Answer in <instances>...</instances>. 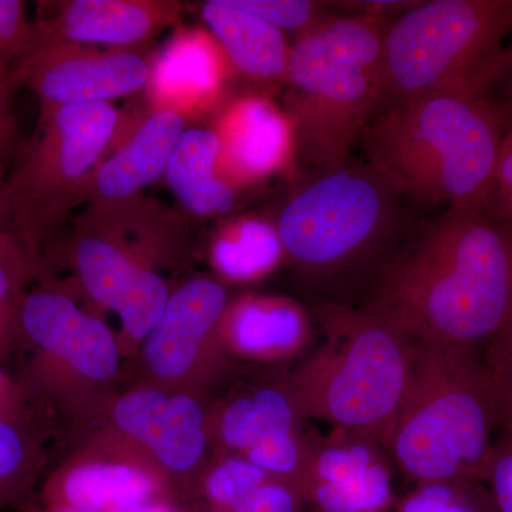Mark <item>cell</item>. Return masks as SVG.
<instances>
[{
  "mask_svg": "<svg viewBox=\"0 0 512 512\" xmlns=\"http://www.w3.org/2000/svg\"><path fill=\"white\" fill-rule=\"evenodd\" d=\"M26 417L25 399L18 386L0 366V420H20Z\"/></svg>",
  "mask_w": 512,
  "mask_h": 512,
  "instance_id": "cell-36",
  "label": "cell"
},
{
  "mask_svg": "<svg viewBox=\"0 0 512 512\" xmlns=\"http://www.w3.org/2000/svg\"><path fill=\"white\" fill-rule=\"evenodd\" d=\"M510 119L497 93L450 90L380 111L357 144L412 207L484 210Z\"/></svg>",
  "mask_w": 512,
  "mask_h": 512,
  "instance_id": "cell-2",
  "label": "cell"
},
{
  "mask_svg": "<svg viewBox=\"0 0 512 512\" xmlns=\"http://www.w3.org/2000/svg\"><path fill=\"white\" fill-rule=\"evenodd\" d=\"M40 463L42 451L29 419L0 420V508L29 490Z\"/></svg>",
  "mask_w": 512,
  "mask_h": 512,
  "instance_id": "cell-25",
  "label": "cell"
},
{
  "mask_svg": "<svg viewBox=\"0 0 512 512\" xmlns=\"http://www.w3.org/2000/svg\"><path fill=\"white\" fill-rule=\"evenodd\" d=\"M227 308V291L214 279H190L171 292L163 315L141 342L148 370L161 380L188 375L204 348L220 338Z\"/></svg>",
  "mask_w": 512,
  "mask_h": 512,
  "instance_id": "cell-15",
  "label": "cell"
},
{
  "mask_svg": "<svg viewBox=\"0 0 512 512\" xmlns=\"http://www.w3.org/2000/svg\"><path fill=\"white\" fill-rule=\"evenodd\" d=\"M410 208L386 175L350 160L315 171L296 188L276 228L293 264L306 275L330 279L399 245L416 222Z\"/></svg>",
  "mask_w": 512,
  "mask_h": 512,
  "instance_id": "cell-7",
  "label": "cell"
},
{
  "mask_svg": "<svg viewBox=\"0 0 512 512\" xmlns=\"http://www.w3.org/2000/svg\"><path fill=\"white\" fill-rule=\"evenodd\" d=\"M271 477L247 458H227L205 478V497L215 512H231Z\"/></svg>",
  "mask_w": 512,
  "mask_h": 512,
  "instance_id": "cell-26",
  "label": "cell"
},
{
  "mask_svg": "<svg viewBox=\"0 0 512 512\" xmlns=\"http://www.w3.org/2000/svg\"><path fill=\"white\" fill-rule=\"evenodd\" d=\"M3 181L0 183V252L25 249L22 241H20L18 232H16L15 225H13L12 215H10L5 195H3Z\"/></svg>",
  "mask_w": 512,
  "mask_h": 512,
  "instance_id": "cell-38",
  "label": "cell"
},
{
  "mask_svg": "<svg viewBox=\"0 0 512 512\" xmlns=\"http://www.w3.org/2000/svg\"><path fill=\"white\" fill-rule=\"evenodd\" d=\"M504 429L491 450L484 478L494 512H512V420L504 421Z\"/></svg>",
  "mask_w": 512,
  "mask_h": 512,
  "instance_id": "cell-30",
  "label": "cell"
},
{
  "mask_svg": "<svg viewBox=\"0 0 512 512\" xmlns=\"http://www.w3.org/2000/svg\"><path fill=\"white\" fill-rule=\"evenodd\" d=\"M15 90L12 82V70L5 63L0 62V127L8 120L6 114H8L10 96Z\"/></svg>",
  "mask_w": 512,
  "mask_h": 512,
  "instance_id": "cell-41",
  "label": "cell"
},
{
  "mask_svg": "<svg viewBox=\"0 0 512 512\" xmlns=\"http://www.w3.org/2000/svg\"><path fill=\"white\" fill-rule=\"evenodd\" d=\"M153 56L143 49H107L52 40L12 69L15 89L39 99V111L111 103L146 89Z\"/></svg>",
  "mask_w": 512,
  "mask_h": 512,
  "instance_id": "cell-10",
  "label": "cell"
},
{
  "mask_svg": "<svg viewBox=\"0 0 512 512\" xmlns=\"http://www.w3.org/2000/svg\"><path fill=\"white\" fill-rule=\"evenodd\" d=\"M187 121L168 111H150L137 124L117 131L113 146L87 184L84 205L117 204L143 195L144 188L164 177Z\"/></svg>",
  "mask_w": 512,
  "mask_h": 512,
  "instance_id": "cell-17",
  "label": "cell"
},
{
  "mask_svg": "<svg viewBox=\"0 0 512 512\" xmlns=\"http://www.w3.org/2000/svg\"><path fill=\"white\" fill-rule=\"evenodd\" d=\"M220 141L211 127H187L174 148L164 178L183 210L194 217L228 214L237 191L218 173Z\"/></svg>",
  "mask_w": 512,
  "mask_h": 512,
  "instance_id": "cell-21",
  "label": "cell"
},
{
  "mask_svg": "<svg viewBox=\"0 0 512 512\" xmlns=\"http://www.w3.org/2000/svg\"><path fill=\"white\" fill-rule=\"evenodd\" d=\"M121 124L111 103L39 111L33 136L13 151L3 195L36 272L67 215L86 201L87 184Z\"/></svg>",
  "mask_w": 512,
  "mask_h": 512,
  "instance_id": "cell-9",
  "label": "cell"
},
{
  "mask_svg": "<svg viewBox=\"0 0 512 512\" xmlns=\"http://www.w3.org/2000/svg\"><path fill=\"white\" fill-rule=\"evenodd\" d=\"M416 2H402V0H373V2H343L340 8L352 10L356 15L369 16V18L386 20L389 16L402 15L412 8Z\"/></svg>",
  "mask_w": 512,
  "mask_h": 512,
  "instance_id": "cell-37",
  "label": "cell"
},
{
  "mask_svg": "<svg viewBox=\"0 0 512 512\" xmlns=\"http://www.w3.org/2000/svg\"><path fill=\"white\" fill-rule=\"evenodd\" d=\"M284 256L276 222L255 215L225 221L215 231L210 247L215 271L235 282L262 278L276 268Z\"/></svg>",
  "mask_w": 512,
  "mask_h": 512,
  "instance_id": "cell-22",
  "label": "cell"
},
{
  "mask_svg": "<svg viewBox=\"0 0 512 512\" xmlns=\"http://www.w3.org/2000/svg\"><path fill=\"white\" fill-rule=\"evenodd\" d=\"M113 421L171 473H190L207 447L204 410L187 394L134 390L116 403Z\"/></svg>",
  "mask_w": 512,
  "mask_h": 512,
  "instance_id": "cell-16",
  "label": "cell"
},
{
  "mask_svg": "<svg viewBox=\"0 0 512 512\" xmlns=\"http://www.w3.org/2000/svg\"><path fill=\"white\" fill-rule=\"evenodd\" d=\"M308 316L285 298L247 295L229 305L221 320L220 338L235 352L275 359L298 352L308 339Z\"/></svg>",
  "mask_w": 512,
  "mask_h": 512,
  "instance_id": "cell-20",
  "label": "cell"
},
{
  "mask_svg": "<svg viewBox=\"0 0 512 512\" xmlns=\"http://www.w3.org/2000/svg\"><path fill=\"white\" fill-rule=\"evenodd\" d=\"M234 70L207 28H181L151 60L147 110L195 121L212 116L225 100Z\"/></svg>",
  "mask_w": 512,
  "mask_h": 512,
  "instance_id": "cell-13",
  "label": "cell"
},
{
  "mask_svg": "<svg viewBox=\"0 0 512 512\" xmlns=\"http://www.w3.org/2000/svg\"><path fill=\"white\" fill-rule=\"evenodd\" d=\"M3 180H5V178L2 177V170H0V183H2Z\"/></svg>",
  "mask_w": 512,
  "mask_h": 512,
  "instance_id": "cell-44",
  "label": "cell"
},
{
  "mask_svg": "<svg viewBox=\"0 0 512 512\" xmlns=\"http://www.w3.org/2000/svg\"><path fill=\"white\" fill-rule=\"evenodd\" d=\"M239 8L254 13L282 33H298V37L318 26L328 16L323 3L311 0H235Z\"/></svg>",
  "mask_w": 512,
  "mask_h": 512,
  "instance_id": "cell-28",
  "label": "cell"
},
{
  "mask_svg": "<svg viewBox=\"0 0 512 512\" xmlns=\"http://www.w3.org/2000/svg\"><path fill=\"white\" fill-rule=\"evenodd\" d=\"M36 274L25 249L0 252V309L18 306L25 295L26 282Z\"/></svg>",
  "mask_w": 512,
  "mask_h": 512,
  "instance_id": "cell-34",
  "label": "cell"
},
{
  "mask_svg": "<svg viewBox=\"0 0 512 512\" xmlns=\"http://www.w3.org/2000/svg\"><path fill=\"white\" fill-rule=\"evenodd\" d=\"M487 365L497 393L500 419L512 420V319L491 342V355Z\"/></svg>",
  "mask_w": 512,
  "mask_h": 512,
  "instance_id": "cell-31",
  "label": "cell"
},
{
  "mask_svg": "<svg viewBox=\"0 0 512 512\" xmlns=\"http://www.w3.org/2000/svg\"><path fill=\"white\" fill-rule=\"evenodd\" d=\"M200 13L234 74L249 82L284 84L291 56L285 33L239 8L235 0H208Z\"/></svg>",
  "mask_w": 512,
  "mask_h": 512,
  "instance_id": "cell-19",
  "label": "cell"
},
{
  "mask_svg": "<svg viewBox=\"0 0 512 512\" xmlns=\"http://www.w3.org/2000/svg\"><path fill=\"white\" fill-rule=\"evenodd\" d=\"M40 512H90L84 510H77V508H69V507H50V505H46Z\"/></svg>",
  "mask_w": 512,
  "mask_h": 512,
  "instance_id": "cell-43",
  "label": "cell"
},
{
  "mask_svg": "<svg viewBox=\"0 0 512 512\" xmlns=\"http://www.w3.org/2000/svg\"><path fill=\"white\" fill-rule=\"evenodd\" d=\"M386 20L326 18L291 46L284 111L296 163L328 171L352 160V147L383 110Z\"/></svg>",
  "mask_w": 512,
  "mask_h": 512,
  "instance_id": "cell-3",
  "label": "cell"
},
{
  "mask_svg": "<svg viewBox=\"0 0 512 512\" xmlns=\"http://www.w3.org/2000/svg\"><path fill=\"white\" fill-rule=\"evenodd\" d=\"M26 5L22 0H0V62L10 70L39 46V30Z\"/></svg>",
  "mask_w": 512,
  "mask_h": 512,
  "instance_id": "cell-29",
  "label": "cell"
},
{
  "mask_svg": "<svg viewBox=\"0 0 512 512\" xmlns=\"http://www.w3.org/2000/svg\"><path fill=\"white\" fill-rule=\"evenodd\" d=\"M18 309H0V349L6 348L12 340L18 339Z\"/></svg>",
  "mask_w": 512,
  "mask_h": 512,
  "instance_id": "cell-39",
  "label": "cell"
},
{
  "mask_svg": "<svg viewBox=\"0 0 512 512\" xmlns=\"http://www.w3.org/2000/svg\"><path fill=\"white\" fill-rule=\"evenodd\" d=\"M497 96L507 104L512 117V36L505 49L503 73L498 84Z\"/></svg>",
  "mask_w": 512,
  "mask_h": 512,
  "instance_id": "cell-40",
  "label": "cell"
},
{
  "mask_svg": "<svg viewBox=\"0 0 512 512\" xmlns=\"http://www.w3.org/2000/svg\"><path fill=\"white\" fill-rule=\"evenodd\" d=\"M18 339L35 350L30 376L43 387L57 370L107 382L119 370V346L106 323L79 308L62 288L42 284L25 292L18 309Z\"/></svg>",
  "mask_w": 512,
  "mask_h": 512,
  "instance_id": "cell-11",
  "label": "cell"
},
{
  "mask_svg": "<svg viewBox=\"0 0 512 512\" xmlns=\"http://www.w3.org/2000/svg\"><path fill=\"white\" fill-rule=\"evenodd\" d=\"M365 309L427 345L474 350L512 319V224L476 208L414 222Z\"/></svg>",
  "mask_w": 512,
  "mask_h": 512,
  "instance_id": "cell-1",
  "label": "cell"
},
{
  "mask_svg": "<svg viewBox=\"0 0 512 512\" xmlns=\"http://www.w3.org/2000/svg\"><path fill=\"white\" fill-rule=\"evenodd\" d=\"M500 419L488 365L474 350L416 342L409 390L387 450L423 483H484Z\"/></svg>",
  "mask_w": 512,
  "mask_h": 512,
  "instance_id": "cell-4",
  "label": "cell"
},
{
  "mask_svg": "<svg viewBox=\"0 0 512 512\" xmlns=\"http://www.w3.org/2000/svg\"><path fill=\"white\" fill-rule=\"evenodd\" d=\"M512 0H430L386 26L383 110L450 90L497 93Z\"/></svg>",
  "mask_w": 512,
  "mask_h": 512,
  "instance_id": "cell-6",
  "label": "cell"
},
{
  "mask_svg": "<svg viewBox=\"0 0 512 512\" xmlns=\"http://www.w3.org/2000/svg\"><path fill=\"white\" fill-rule=\"evenodd\" d=\"M325 340L293 376L303 417L386 448L412 379L416 342L367 309L330 306Z\"/></svg>",
  "mask_w": 512,
  "mask_h": 512,
  "instance_id": "cell-5",
  "label": "cell"
},
{
  "mask_svg": "<svg viewBox=\"0 0 512 512\" xmlns=\"http://www.w3.org/2000/svg\"><path fill=\"white\" fill-rule=\"evenodd\" d=\"M36 20L39 45L52 40L111 49H143L183 15L177 0H63L47 2Z\"/></svg>",
  "mask_w": 512,
  "mask_h": 512,
  "instance_id": "cell-14",
  "label": "cell"
},
{
  "mask_svg": "<svg viewBox=\"0 0 512 512\" xmlns=\"http://www.w3.org/2000/svg\"><path fill=\"white\" fill-rule=\"evenodd\" d=\"M187 218L144 195L86 205L74 222L70 256L94 302L116 312L127 338L143 342L171 292L154 262L184 245Z\"/></svg>",
  "mask_w": 512,
  "mask_h": 512,
  "instance_id": "cell-8",
  "label": "cell"
},
{
  "mask_svg": "<svg viewBox=\"0 0 512 512\" xmlns=\"http://www.w3.org/2000/svg\"><path fill=\"white\" fill-rule=\"evenodd\" d=\"M305 500L289 481L271 477L231 512H299Z\"/></svg>",
  "mask_w": 512,
  "mask_h": 512,
  "instance_id": "cell-32",
  "label": "cell"
},
{
  "mask_svg": "<svg viewBox=\"0 0 512 512\" xmlns=\"http://www.w3.org/2000/svg\"><path fill=\"white\" fill-rule=\"evenodd\" d=\"M303 497L319 512H384L394 501L392 474L380 460L349 480L312 485Z\"/></svg>",
  "mask_w": 512,
  "mask_h": 512,
  "instance_id": "cell-24",
  "label": "cell"
},
{
  "mask_svg": "<svg viewBox=\"0 0 512 512\" xmlns=\"http://www.w3.org/2000/svg\"><path fill=\"white\" fill-rule=\"evenodd\" d=\"M301 417L291 390L285 393L266 387L228 404L220 419L221 440L242 456L272 434L298 431Z\"/></svg>",
  "mask_w": 512,
  "mask_h": 512,
  "instance_id": "cell-23",
  "label": "cell"
},
{
  "mask_svg": "<svg viewBox=\"0 0 512 512\" xmlns=\"http://www.w3.org/2000/svg\"><path fill=\"white\" fill-rule=\"evenodd\" d=\"M160 495V478L150 468L128 461H87L50 478L43 500L50 507L136 512L160 503Z\"/></svg>",
  "mask_w": 512,
  "mask_h": 512,
  "instance_id": "cell-18",
  "label": "cell"
},
{
  "mask_svg": "<svg viewBox=\"0 0 512 512\" xmlns=\"http://www.w3.org/2000/svg\"><path fill=\"white\" fill-rule=\"evenodd\" d=\"M212 119L220 141L218 173L235 191L296 164L291 121L269 97L251 93L227 99Z\"/></svg>",
  "mask_w": 512,
  "mask_h": 512,
  "instance_id": "cell-12",
  "label": "cell"
},
{
  "mask_svg": "<svg viewBox=\"0 0 512 512\" xmlns=\"http://www.w3.org/2000/svg\"><path fill=\"white\" fill-rule=\"evenodd\" d=\"M484 211L491 217L512 224V117L505 128L494 180Z\"/></svg>",
  "mask_w": 512,
  "mask_h": 512,
  "instance_id": "cell-33",
  "label": "cell"
},
{
  "mask_svg": "<svg viewBox=\"0 0 512 512\" xmlns=\"http://www.w3.org/2000/svg\"><path fill=\"white\" fill-rule=\"evenodd\" d=\"M309 448L311 444L302 439L299 431H286L258 441L241 457L269 476L289 481L298 488L308 463Z\"/></svg>",
  "mask_w": 512,
  "mask_h": 512,
  "instance_id": "cell-27",
  "label": "cell"
},
{
  "mask_svg": "<svg viewBox=\"0 0 512 512\" xmlns=\"http://www.w3.org/2000/svg\"><path fill=\"white\" fill-rule=\"evenodd\" d=\"M136 512H175L173 508L170 507V505L164 504V503H154L147 505V507L140 508V510H137Z\"/></svg>",
  "mask_w": 512,
  "mask_h": 512,
  "instance_id": "cell-42",
  "label": "cell"
},
{
  "mask_svg": "<svg viewBox=\"0 0 512 512\" xmlns=\"http://www.w3.org/2000/svg\"><path fill=\"white\" fill-rule=\"evenodd\" d=\"M476 483H461L456 493L430 512H491L490 495L474 490ZM494 512V511H493Z\"/></svg>",
  "mask_w": 512,
  "mask_h": 512,
  "instance_id": "cell-35",
  "label": "cell"
}]
</instances>
